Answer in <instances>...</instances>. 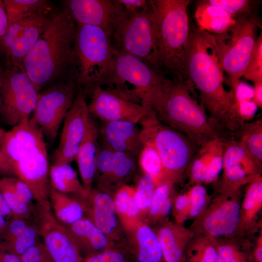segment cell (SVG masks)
<instances>
[{
    "mask_svg": "<svg viewBox=\"0 0 262 262\" xmlns=\"http://www.w3.org/2000/svg\"><path fill=\"white\" fill-rule=\"evenodd\" d=\"M223 72L213 35L190 26L183 61V80L198 90L201 103L219 127L236 131L242 123L233 91L224 87Z\"/></svg>",
    "mask_w": 262,
    "mask_h": 262,
    "instance_id": "1",
    "label": "cell"
},
{
    "mask_svg": "<svg viewBox=\"0 0 262 262\" xmlns=\"http://www.w3.org/2000/svg\"><path fill=\"white\" fill-rule=\"evenodd\" d=\"M77 28L76 21L66 6L50 13L45 29L23 65L38 92L54 83L76 79Z\"/></svg>",
    "mask_w": 262,
    "mask_h": 262,
    "instance_id": "2",
    "label": "cell"
},
{
    "mask_svg": "<svg viewBox=\"0 0 262 262\" xmlns=\"http://www.w3.org/2000/svg\"><path fill=\"white\" fill-rule=\"evenodd\" d=\"M0 147L11 164L15 176L30 188L37 203L49 200L51 189L45 136L30 118L3 132Z\"/></svg>",
    "mask_w": 262,
    "mask_h": 262,
    "instance_id": "3",
    "label": "cell"
},
{
    "mask_svg": "<svg viewBox=\"0 0 262 262\" xmlns=\"http://www.w3.org/2000/svg\"><path fill=\"white\" fill-rule=\"evenodd\" d=\"M194 89L187 81L170 79L148 110L161 123L180 132L201 146L221 137L218 125L193 95Z\"/></svg>",
    "mask_w": 262,
    "mask_h": 262,
    "instance_id": "4",
    "label": "cell"
},
{
    "mask_svg": "<svg viewBox=\"0 0 262 262\" xmlns=\"http://www.w3.org/2000/svg\"><path fill=\"white\" fill-rule=\"evenodd\" d=\"M157 24L163 73L183 80L182 65L190 26L189 0H148Z\"/></svg>",
    "mask_w": 262,
    "mask_h": 262,
    "instance_id": "5",
    "label": "cell"
},
{
    "mask_svg": "<svg viewBox=\"0 0 262 262\" xmlns=\"http://www.w3.org/2000/svg\"><path fill=\"white\" fill-rule=\"evenodd\" d=\"M110 37L115 51L134 56L164 74L157 24L150 6L131 14L121 6Z\"/></svg>",
    "mask_w": 262,
    "mask_h": 262,
    "instance_id": "6",
    "label": "cell"
},
{
    "mask_svg": "<svg viewBox=\"0 0 262 262\" xmlns=\"http://www.w3.org/2000/svg\"><path fill=\"white\" fill-rule=\"evenodd\" d=\"M114 50V70L100 85L148 110L170 79L138 58Z\"/></svg>",
    "mask_w": 262,
    "mask_h": 262,
    "instance_id": "7",
    "label": "cell"
},
{
    "mask_svg": "<svg viewBox=\"0 0 262 262\" xmlns=\"http://www.w3.org/2000/svg\"><path fill=\"white\" fill-rule=\"evenodd\" d=\"M75 50L77 61L76 81L79 89L89 90L101 85L114 68V50L110 35L102 28L77 24Z\"/></svg>",
    "mask_w": 262,
    "mask_h": 262,
    "instance_id": "8",
    "label": "cell"
},
{
    "mask_svg": "<svg viewBox=\"0 0 262 262\" xmlns=\"http://www.w3.org/2000/svg\"><path fill=\"white\" fill-rule=\"evenodd\" d=\"M139 123L142 144L147 143L154 146L162 161L164 180L174 184L190 166L194 156L190 142L192 141L180 132L161 123L150 110Z\"/></svg>",
    "mask_w": 262,
    "mask_h": 262,
    "instance_id": "9",
    "label": "cell"
},
{
    "mask_svg": "<svg viewBox=\"0 0 262 262\" xmlns=\"http://www.w3.org/2000/svg\"><path fill=\"white\" fill-rule=\"evenodd\" d=\"M225 32L212 34L221 66L230 81L240 79L246 70L260 24L253 15H244Z\"/></svg>",
    "mask_w": 262,
    "mask_h": 262,
    "instance_id": "10",
    "label": "cell"
},
{
    "mask_svg": "<svg viewBox=\"0 0 262 262\" xmlns=\"http://www.w3.org/2000/svg\"><path fill=\"white\" fill-rule=\"evenodd\" d=\"M4 68L0 82V123L13 127L31 116L39 92L23 68Z\"/></svg>",
    "mask_w": 262,
    "mask_h": 262,
    "instance_id": "11",
    "label": "cell"
},
{
    "mask_svg": "<svg viewBox=\"0 0 262 262\" xmlns=\"http://www.w3.org/2000/svg\"><path fill=\"white\" fill-rule=\"evenodd\" d=\"M220 193L195 218L190 228L194 236L231 239L243 231L239 192Z\"/></svg>",
    "mask_w": 262,
    "mask_h": 262,
    "instance_id": "12",
    "label": "cell"
},
{
    "mask_svg": "<svg viewBox=\"0 0 262 262\" xmlns=\"http://www.w3.org/2000/svg\"><path fill=\"white\" fill-rule=\"evenodd\" d=\"M78 90L76 79H70L39 92L31 117L49 141H53L56 138Z\"/></svg>",
    "mask_w": 262,
    "mask_h": 262,
    "instance_id": "13",
    "label": "cell"
},
{
    "mask_svg": "<svg viewBox=\"0 0 262 262\" xmlns=\"http://www.w3.org/2000/svg\"><path fill=\"white\" fill-rule=\"evenodd\" d=\"M50 14L27 15L8 25L0 41V60L4 67L23 68L24 61L45 29Z\"/></svg>",
    "mask_w": 262,
    "mask_h": 262,
    "instance_id": "14",
    "label": "cell"
},
{
    "mask_svg": "<svg viewBox=\"0 0 262 262\" xmlns=\"http://www.w3.org/2000/svg\"><path fill=\"white\" fill-rule=\"evenodd\" d=\"M33 221L54 262H83L84 258L67 229L53 214L49 200L36 202Z\"/></svg>",
    "mask_w": 262,
    "mask_h": 262,
    "instance_id": "15",
    "label": "cell"
},
{
    "mask_svg": "<svg viewBox=\"0 0 262 262\" xmlns=\"http://www.w3.org/2000/svg\"><path fill=\"white\" fill-rule=\"evenodd\" d=\"M90 115L84 93L79 89L64 120V124L52 164H69L75 161L87 129Z\"/></svg>",
    "mask_w": 262,
    "mask_h": 262,
    "instance_id": "16",
    "label": "cell"
},
{
    "mask_svg": "<svg viewBox=\"0 0 262 262\" xmlns=\"http://www.w3.org/2000/svg\"><path fill=\"white\" fill-rule=\"evenodd\" d=\"M88 91L91 99L88 104L90 115L103 122L124 121L138 123L147 110L99 84L92 85Z\"/></svg>",
    "mask_w": 262,
    "mask_h": 262,
    "instance_id": "17",
    "label": "cell"
},
{
    "mask_svg": "<svg viewBox=\"0 0 262 262\" xmlns=\"http://www.w3.org/2000/svg\"><path fill=\"white\" fill-rule=\"evenodd\" d=\"M135 158L99 145L95 178L98 189L112 195L126 184L135 171Z\"/></svg>",
    "mask_w": 262,
    "mask_h": 262,
    "instance_id": "18",
    "label": "cell"
},
{
    "mask_svg": "<svg viewBox=\"0 0 262 262\" xmlns=\"http://www.w3.org/2000/svg\"><path fill=\"white\" fill-rule=\"evenodd\" d=\"M220 192H237L260 175L259 166L239 141L224 142Z\"/></svg>",
    "mask_w": 262,
    "mask_h": 262,
    "instance_id": "19",
    "label": "cell"
},
{
    "mask_svg": "<svg viewBox=\"0 0 262 262\" xmlns=\"http://www.w3.org/2000/svg\"><path fill=\"white\" fill-rule=\"evenodd\" d=\"M85 215L114 244H119L125 237V230L118 216L113 196L98 189H90L83 196H78Z\"/></svg>",
    "mask_w": 262,
    "mask_h": 262,
    "instance_id": "20",
    "label": "cell"
},
{
    "mask_svg": "<svg viewBox=\"0 0 262 262\" xmlns=\"http://www.w3.org/2000/svg\"><path fill=\"white\" fill-rule=\"evenodd\" d=\"M65 3L76 23L100 27L110 35L121 9L117 0H69Z\"/></svg>",
    "mask_w": 262,
    "mask_h": 262,
    "instance_id": "21",
    "label": "cell"
},
{
    "mask_svg": "<svg viewBox=\"0 0 262 262\" xmlns=\"http://www.w3.org/2000/svg\"><path fill=\"white\" fill-rule=\"evenodd\" d=\"M123 247L133 262H165L156 233L141 221L125 231Z\"/></svg>",
    "mask_w": 262,
    "mask_h": 262,
    "instance_id": "22",
    "label": "cell"
},
{
    "mask_svg": "<svg viewBox=\"0 0 262 262\" xmlns=\"http://www.w3.org/2000/svg\"><path fill=\"white\" fill-rule=\"evenodd\" d=\"M140 133V128L137 124L129 121L103 122L98 128L101 146L135 157L143 147Z\"/></svg>",
    "mask_w": 262,
    "mask_h": 262,
    "instance_id": "23",
    "label": "cell"
},
{
    "mask_svg": "<svg viewBox=\"0 0 262 262\" xmlns=\"http://www.w3.org/2000/svg\"><path fill=\"white\" fill-rule=\"evenodd\" d=\"M224 142L219 137L201 146L190 164L193 182L209 183L216 180L222 170Z\"/></svg>",
    "mask_w": 262,
    "mask_h": 262,
    "instance_id": "24",
    "label": "cell"
},
{
    "mask_svg": "<svg viewBox=\"0 0 262 262\" xmlns=\"http://www.w3.org/2000/svg\"><path fill=\"white\" fill-rule=\"evenodd\" d=\"M165 262H184L187 246L194 236L182 224L163 220L154 229Z\"/></svg>",
    "mask_w": 262,
    "mask_h": 262,
    "instance_id": "25",
    "label": "cell"
},
{
    "mask_svg": "<svg viewBox=\"0 0 262 262\" xmlns=\"http://www.w3.org/2000/svg\"><path fill=\"white\" fill-rule=\"evenodd\" d=\"M37 225L33 221L13 217L0 235V244L19 257L40 242Z\"/></svg>",
    "mask_w": 262,
    "mask_h": 262,
    "instance_id": "26",
    "label": "cell"
},
{
    "mask_svg": "<svg viewBox=\"0 0 262 262\" xmlns=\"http://www.w3.org/2000/svg\"><path fill=\"white\" fill-rule=\"evenodd\" d=\"M65 226L83 258L116 245L86 216Z\"/></svg>",
    "mask_w": 262,
    "mask_h": 262,
    "instance_id": "27",
    "label": "cell"
},
{
    "mask_svg": "<svg viewBox=\"0 0 262 262\" xmlns=\"http://www.w3.org/2000/svg\"><path fill=\"white\" fill-rule=\"evenodd\" d=\"M98 128L91 115L86 132L75 159L82 183L88 190L92 188L96 174V161L99 147Z\"/></svg>",
    "mask_w": 262,
    "mask_h": 262,
    "instance_id": "28",
    "label": "cell"
},
{
    "mask_svg": "<svg viewBox=\"0 0 262 262\" xmlns=\"http://www.w3.org/2000/svg\"><path fill=\"white\" fill-rule=\"evenodd\" d=\"M197 27L211 34L226 31L235 21V18L223 9L212 5L206 0L200 1L195 13Z\"/></svg>",
    "mask_w": 262,
    "mask_h": 262,
    "instance_id": "29",
    "label": "cell"
},
{
    "mask_svg": "<svg viewBox=\"0 0 262 262\" xmlns=\"http://www.w3.org/2000/svg\"><path fill=\"white\" fill-rule=\"evenodd\" d=\"M49 201L55 217L65 226L72 224L85 216L78 196L62 193L51 187Z\"/></svg>",
    "mask_w": 262,
    "mask_h": 262,
    "instance_id": "30",
    "label": "cell"
},
{
    "mask_svg": "<svg viewBox=\"0 0 262 262\" xmlns=\"http://www.w3.org/2000/svg\"><path fill=\"white\" fill-rule=\"evenodd\" d=\"M135 194V188L125 184L113 196L118 216L125 231L142 221Z\"/></svg>",
    "mask_w": 262,
    "mask_h": 262,
    "instance_id": "31",
    "label": "cell"
},
{
    "mask_svg": "<svg viewBox=\"0 0 262 262\" xmlns=\"http://www.w3.org/2000/svg\"><path fill=\"white\" fill-rule=\"evenodd\" d=\"M49 179L51 187L62 193L83 196L88 191L69 164H52L49 167Z\"/></svg>",
    "mask_w": 262,
    "mask_h": 262,
    "instance_id": "32",
    "label": "cell"
},
{
    "mask_svg": "<svg viewBox=\"0 0 262 262\" xmlns=\"http://www.w3.org/2000/svg\"><path fill=\"white\" fill-rule=\"evenodd\" d=\"M262 206V178L260 174L248 184L241 202L243 230L252 226Z\"/></svg>",
    "mask_w": 262,
    "mask_h": 262,
    "instance_id": "33",
    "label": "cell"
},
{
    "mask_svg": "<svg viewBox=\"0 0 262 262\" xmlns=\"http://www.w3.org/2000/svg\"><path fill=\"white\" fill-rule=\"evenodd\" d=\"M217 240L194 236L186 248L184 262H218Z\"/></svg>",
    "mask_w": 262,
    "mask_h": 262,
    "instance_id": "34",
    "label": "cell"
},
{
    "mask_svg": "<svg viewBox=\"0 0 262 262\" xmlns=\"http://www.w3.org/2000/svg\"><path fill=\"white\" fill-rule=\"evenodd\" d=\"M8 25L19 18L32 14H50L51 8L44 0H2Z\"/></svg>",
    "mask_w": 262,
    "mask_h": 262,
    "instance_id": "35",
    "label": "cell"
},
{
    "mask_svg": "<svg viewBox=\"0 0 262 262\" xmlns=\"http://www.w3.org/2000/svg\"><path fill=\"white\" fill-rule=\"evenodd\" d=\"M242 132L239 141L257 164L262 167V121L259 119L244 123L240 129Z\"/></svg>",
    "mask_w": 262,
    "mask_h": 262,
    "instance_id": "36",
    "label": "cell"
},
{
    "mask_svg": "<svg viewBox=\"0 0 262 262\" xmlns=\"http://www.w3.org/2000/svg\"><path fill=\"white\" fill-rule=\"evenodd\" d=\"M13 177L0 180V191L11 208L14 217L33 221L36 204L30 206L19 199L14 189Z\"/></svg>",
    "mask_w": 262,
    "mask_h": 262,
    "instance_id": "37",
    "label": "cell"
},
{
    "mask_svg": "<svg viewBox=\"0 0 262 262\" xmlns=\"http://www.w3.org/2000/svg\"><path fill=\"white\" fill-rule=\"evenodd\" d=\"M142 146L139 153V164L145 173L152 177L157 186L165 181L161 160L152 144L146 143Z\"/></svg>",
    "mask_w": 262,
    "mask_h": 262,
    "instance_id": "38",
    "label": "cell"
},
{
    "mask_svg": "<svg viewBox=\"0 0 262 262\" xmlns=\"http://www.w3.org/2000/svg\"><path fill=\"white\" fill-rule=\"evenodd\" d=\"M156 186L152 177L145 173L138 181L135 196L141 218L148 213Z\"/></svg>",
    "mask_w": 262,
    "mask_h": 262,
    "instance_id": "39",
    "label": "cell"
},
{
    "mask_svg": "<svg viewBox=\"0 0 262 262\" xmlns=\"http://www.w3.org/2000/svg\"><path fill=\"white\" fill-rule=\"evenodd\" d=\"M218 262H250L246 250H243L237 242L217 240Z\"/></svg>",
    "mask_w": 262,
    "mask_h": 262,
    "instance_id": "40",
    "label": "cell"
},
{
    "mask_svg": "<svg viewBox=\"0 0 262 262\" xmlns=\"http://www.w3.org/2000/svg\"><path fill=\"white\" fill-rule=\"evenodd\" d=\"M243 77L252 82L253 83L262 82V32L255 41Z\"/></svg>",
    "mask_w": 262,
    "mask_h": 262,
    "instance_id": "41",
    "label": "cell"
},
{
    "mask_svg": "<svg viewBox=\"0 0 262 262\" xmlns=\"http://www.w3.org/2000/svg\"><path fill=\"white\" fill-rule=\"evenodd\" d=\"M173 185L169 181H164L156 186L147 214V220L153 222L157 221L160 210L167 201L172 197Z\"/></svg>",
    "mask_w": 262,
    "mask_h": 262,
    "instance_id": "42",
    "label": "cell"
},
{
    "mask_svg": "<svg viewBox=\"0 0 262 262\" xmlns=\"http://www.w3.org/2000/svg\"><path fill=\"white\" fill-rule=\"evenodd\" d=\"M189 205L188 218H195L205 209L209 203V197L205 188L201 184L194 185L187 192Z\"/></svg>",
    "mask_w": 262,
    "mask_h": 262,
    "instance_id": "43",
    "label": "cell"
},
{
    "mask_svg": "<svg viewBox=\"0 0 262 262\" xmlns=\"http://www.w3.org/2000/svg\"><path fill=\"white\" fill-rule=\"evenodd\" d=\"M207 2L225 11L234 18L244 15H253L252 10L256 1L248 0H207Z\"/></svg>",
    "mask_w": 262,
    "mask_h": 262,
    "instance_id": "44",
    "label": "cell"
},
{
    "mask_svg": "<svg viewBox=\"0 0 262 262\" xmlns=\"http://www.w3.org/2000/svg\"><path fill=\"white\" fill-rule=\"evenodd\" d=\"M83 262H132V261L123 247L115 245L103 251L86 256Z\"/></svg>",
    "mask_w": 262,
    "mask_h": 262,
    "instance_id": "45",
    "label": "cell"
},
{
    "mask_svg": "<svg viewBox=\"0 0 262 262\" xmlns=\"http://www.w3.org/2000/svg\"><path fill=\"white\" fill-rule=\"evenodd\" d=\"M19 258L21 262H54L41 242L33 246Z\"/></svg>",
    "mask_w": 262,
    "mask_h": 262,
    "instance_id": "46",
    "label": "cell"
},
{
    "mask_svg": "<svg viewBox=\"0 0 262 262\" xmlns=\"http://www.w3.org/2000/svg\"><path fill=\"white\" fill-rule=\"evenodd\" d=\"M189 205L188 194L179 195L173 201L172 210L175 222L182 224L187 219V212Z\"/></svg>",
    "mask_w": 262,
    "mask_h": 262,
    "instance_id": "47",
    "label": "cell"
},
{
    "mask_svg": "<svg viewBox=\"0 0 262 262\" xmlns=\"http://www.w3.org/2000/svg\"><path fill=\"white\" fill-rule=\"evenodd\" d=\"M231 83L236 102L253 100L254 87L246 82L241 81L240 79L231 82Z\"/></svg>",
    "mask_w": 262,
    "mask_h": 262,
    "instance_id": "48",
    "label": "cell"
},
{
    "mask_svg": "<svg viewBox=\"0 0 262 262\" xmlns=\"http://www.w3.org/2000/svg\"><path fill=\"white\" fill-rule=\"evenodd\" d=\"M15 191L19 199L30 206H34L36 202L33 193L27 184L16 177H13Z\"/></svg>",
    "mask_w": 262,
    "mask_h": 262,
    "instance_id": "49",
    "label": "cell"
},
{
    "mask_svg": "<svg viewBox=\"0 0 262 262\" xmlns=\"http://www.w3.org/2000/svg\"><path fill=\"white\" fill-rule=\"evenodd\" d=\"M236 103L237 114L242 125L246 121L253 118L257 111L258 106L253 100Z\"/></svg>",
    "mask_w": 262,
    "mask_h": 262,
    "instance_id": "50",
    "label": "cell"
},
{
    "mask_svg": "<svg viewBox=\"0 0 262 262\" xmlns=\"http://www.w3.org/2000/svg\"><path fill=\"white\" fill-rule=\"evenodd\" d=\"M117 1L126 12L131 14L144 11L149 8L148 0H117Z\"/></svg>",
    "mask_w": 262,
    "mask_h": 262,
    "instance_id": "51",
    "label": "cell"
},
{
    "mask_svg": "<svg viewBox=\"0 0 262 262\" xmlns=\"http://www.w3.org/2000/svg\"><path fill=\"white\" fill-rule=\"evenodd\" d=\"M0 173L10 176H15L13 167L0 147Z\"/></svg>",
    "mask_w": 262,
    "mask_h": 262,
    "instance_id": "52",
    "label": "cell"
},
{
    "mask_svg": "<svg viewBox=\"0 0 262 262\" xmlns=\"http://www.w3.org/2000/svg\"><path fill=\"white\" fill-rule=\"evenodd\" d=\"M8 27L7 14L3 0H0V41L6 32Z\"/></svg>",
    "mask_w": 262,
    "mask_h": 262,
    "instance_id": "53",
    "label": "cell"
},
{
    "mask_svg": "<svg viewBox=\"0 0 262 262\" xmlns=\"http://www.w3.org/2000/svg\"><path fill=\"white\" fill-rule=\"evenodd\" d=\"M0 262H21L20 258L0 244Z\"/></svg>",
    "mask_w": 262,
    "mask_h": 262,
    "instance_id": "54",
    "label": "cell"
},
{
    "mask_svg": "<svg viewBox=\"0 0 262 262\" xmlns=\"http://www.w3.org/2000/svg\"><path fill=\"white\" fill-rule=\"evenodd\" d=\"M0 213L8 219L14 217L13 213L5 199L0 191Z\"/></svg>",
    "mask_w": 262,
    "mask_h": 262,
    "instance_id": "55",
    "label": "cell"
},
{
    "mask_svg": "<svg viewBox=\"0 0 262 262\" xmlns=\"http://www.w3.org/2000/svg\"><path fill=\"white\" fill-rule=\"evenodd\" d=\"M254 98L253 100L258 107H262V82L254 83Z\"/></svg>",
    "mask_w": 262,
    "mask_h": 262,
    "instance_id": "56",
    "label": "cell"
},
{
    "mask_svg": "<svg viewBox=\"0 0 262 262\" xmlns=\"http://www.w3.org/2000/svg\"><path fill=\"white\" fill-rule=\"evenodd\" d=\"M1 64L0 63V82L1 80L2 77L3 76L4 68L1 66Z\"/></svg>",
    "mask_w": 262,
    "mask_h": 262,
    "instance_id": "57",
    "label": "cell"
},
{
    "mask_svg": "<svg viewBox=\"0 0 262 262\" xmlns=\"http://www.w3.org/2000/svg\"></svg>",
    "mask_w": 262,
    "mask_h": 262,
    "instance_id": "58",
    "label": "cell"
}]
</instances>
